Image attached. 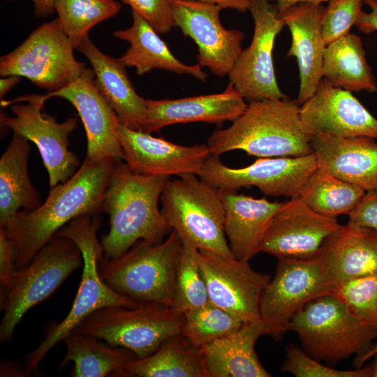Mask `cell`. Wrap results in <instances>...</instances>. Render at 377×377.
Instances as JSON below:
<instances>
[{"label":"cell","mask_w":377,"mask_h":377,"mask_svg":"<svg viewBox=\"0 0 377 377\" xmlns=\"http://www.w3.org/2000/svg\"><path fill=\"white\" fill-rule=\"evenodd\" d=\"M116 159H84L65 183L50 188L45 201L33 211H19L4 228L15 253L17 270L26 267L35 254L66 224L85 214H98L108 176Z\"/></svg>","instance_id":"1"},{"label":"cell","mask_w":377,"mask_h":377,"mask_svg":"<svg viewBox=\"0 0 377 377\" xmlns=\"http://www.w3.org/2000/svg\"><path fill=\"white\" fill-rule=\"evenodd\" d=\"M121 160L113 163L102 203L110 217V230L101 241L108 259L120 256L139 240L160 243L171 230L158 208L170 177L138 173Z\"/></svg>","instance_id":"2"},{"label":"cell","mask_w":377,"mask_h":377,"mask_svg":"<svg viewBox=\"0 0 377 377\" xmlns=\"http://www.w3.org/2000/svg\"><path fill=\"white\" fill-rule=\"evenodd\" d=\"M295 101L267 99L249 102L232 124L209 137L211 155L242 150L259 158L297 157L313 154Z\"/></svg>","instance_id":"3"},{"label":"cell","mask_w":377,"mask_h":377,"mask_svg":"<svg viewBox=\"0 0 377 377\" xmlns=\"http://www.w3.org/2000/svg\"><path fill=\"white\" fill-rule=\"evenodd\" d=\"M100 225L98 214H85L74 219L57 232L71 239L81 251L82 274L68 315L52 327L39 346L27 356L25 367L29 376L47 353L93 312L108 306L133 307L139 304L116 292L101 276L99 265L103 253L97 237Z\"/></svg>","instance_id":"4"},{"label":"cell","mask_w":377,"mask_h":377,"mask_svg":"<svg viewBox=\"0 0 377 377\" xmlns=\"http://www.w3.org/2000/svg\"><path fill=\"white\" fill-rule=\"evenodd\" d=\"M182 249L180 237L172 230L160 243L140 240L116 258L103 256L100 274L113 290L136 302L174 306L176 274Z\"/></svg>","instance_id":"5"},{"label":"cell","mask_w":377,"mask_h":377,"mask_svg":"<svg viewBox=\"0 0 377 377\" xmlns=\"http://www.w3.org/2000/svg\"><path fill=\"white\" fill-rule=\"evenodd\" d=\"M161 213L182 244L235 258L225 232V209L221 192L197 175L168 180L161 195Z\"/></svg>","instance_id":"6"},{"label":"cell","mask_w":377,"mask_h":377,"mask_svg":"<svg viewBox=\"0 0 377 377\" xmlns=\"http://www.w3.org/2000/svg\"><path fill=\"white\" fill-rule=\"evenodd\" d=\"M82 265V255L77 244L56 233L26 267L16 270L8 286L1 291V342H10L27 311L51 295Z\"/></svg>","instance_id":"7"},{"label":"cell","mask_w":377,"mask_h":377,"mask_svg":"<svg viewBox=\"0 0 377 377\" xmlns=\"http://www.w3.org/2000/svg\"><path fill=\"white\" fill-rule=\"evenodd\" d=\"M184 313L174 306L140 302L133 307L97 310L73 330L133 352L137 358L154 352L170 337L182 332Z\"/></svg>","instance_id":"8"},{"label":"cell","mask_w":377,"mask_h":377,"mask_svg":"<svg viewBox=\"0 0 377 377\" xmlns=\"http://www.w3.org/2000/svg\"><path fill=\"white\" fill-rule=\"evenodd\" d=\"M288 331L298 335L302 349L318 361L337 362L367 352L377 332L362 325L332 293L308 302L293 318Z\"/></svg>","instance_id":"9"},{"label":"cell","mask_w":377,"mask_h":377,"mask_svg":"<svg viewBox=\"0 0 377 377\" xmlns=\"http://www.w3.org/2000/svg\"><path fill=\"white\" fill-rule=\"evenodd\" d=\"M73 46L57 18L41 24L13 51L0 58V75L24 77L49 92L74 82L86 65L77 61Z\"/></svg>","instance_id":"10"},{"label":"cell","mask_w":377,"mask_h":377,"mask_svg":"<svg viewBox=\"0 0 377 377\" xmlns=\"http://www.w3.org/2000/svg\"><path fill=\"white\" fill-rule=\"evenodd\" d=\"M45 95L25 94L11 101H1V106L11 105L14 114L1 112V126L23 136L38 147L48 173L50 188L67 182L77 171L79 160L69 150V137L77 128V116L59 123L46 114Z\"/></svg>","instance_id":"11"},{"label":"cell","mask_w":377,"mask_h":377,"mask_svg":"<svg viewBox=\"0 0 377 377\" xmlns=\"http://www.w3.org/2000/svg\"><path fill=\"white\" fill-rule=\"evenodd\" d=\"M332 290L318 256L311 259L278 258L274 276L264 290L259 307L268 335L280 341L304 306Z\"/></svg>","instance_id":"12"},{"label":"cell","mask_w":377,"mask_h":377,"mask_svg":"<svg viewBox=\"0 0 377 377\" xmlns=\"http://www.w3.org/2000/svg\"><path fill=\"white\" fill-rule=\"evenodd\" d=\"M318 167L313 153L297 157L260 158L242 168H229L218 156L210 155L198 176L221 192L256 186L266 195L293 198L299 197Z\"/></svg>","instance_id":"13"},{"label":"cell","mask_w":377,"mask_h":377,"mask_svg":"<svg viewBox=\"0 0 377 377\" xmlns=\"http://www.w3.org/2000/svg\"><path fill=\"white\" fill-rule=\"evenodd\" d=\"M249 11L254 22L253 38L229 73V83L249 102L288 98L277 84L273 61L275 38L283 22L269 0H253Z\"/></svg>","instance_id":"14"},{"label":"cell","mask_w":377,"mask_h":377,"mask_svg":"<svg viewBox=\"0 0 377 377\" xmlns=\"http://www.w3.org/2000/svg\"><path fill=\"white\" fill-rule=\"evenodd\" d=\"M176 27L197 45L198 64L216 76L229 75L242 52L243 31L226 29L220 21L223 9L195 0H171Z\"/></svg>","instance_id":"15"},{"label":"cell","mask_w":377,"mask_h":377,"mask_svg":"<svg viewBox=\"0 0 377 377\" xmlns=\"http://www.w3.org/2000/svg\"><path fill=\"white\" fill-rule=\"evenodd\" d=\"M200 267L209 302L243 323L260 319L259 307L270 276L253 270L247 260L199 250Z\"/></svg>","instance_id":"16"},{"label":"cell","mask_w":377,"mask_h":377,"mask_svg":"<svg viewBox=\"0 0 377 377\" xmlns=\"http://www.w3.org/2000/svg\"><path fill=\"white\" fill-rule=\"evenodd\" d=\"M341 226L336 218L316 212L300 197L290 198L270 221L259 252L277 258H314Z\"/></svg>","instance_id":"17"},{"label":"cell","mask_w":377,"mask_h":377,"mask_svg":"<svg viewBox=\"0 0 377 377\" xmlns=\"http://www.w3.org/2000/svg\"><path fill=\"white\" fill-rule=\"evenodd\" d=\"M300 117L312 138L329 135L377 139V119L352 92L332 85L325 78L313 95L300 107Z\"/></svg>","instance_id":"18"},{"label":"cell","mask_w":377,"mask_h":377,"mask_svg":"<svg viewBox=\"0 0 377 377\" xmlns=\"http://www.w3.org/2000/svg\"><path fill=\"white\" fill-rule=\"evenodd\" d=\"M70 102L81 118L87 135L85 158L97 161L105 158L123 159L124 151L117 136L118 116L98 89L92 69L86 68L68 86L45 94Z\"/></svg>","instance_id":"19"},{"label":"cell","mask_w":377,"mask_h":377,"mask_svg":"<svg viewBox=\"0 0 377 377\" xmlns=\"http://www.w3.org/2000/svg\"><path fill=\"white\" fill-rule=\"evenodd\" d=\"M117 136L124 151L123 159L134 171L141 174L168 177L198 175L211 155L207 145H176L121 123L117 128Z\"/></svg>","instance_id":"20"},{"label":"cell","mask_w":377,"mask_h":377,"mask_svg":"<svg viewBox=\"0 0 377 377\" xmlns=\"http://www.w3.org/2000/svg\"><path fill=\"white\" fill-rule=\"evenodd\" d=\"M324 10L321 3H300L279 15L292 36L287 55L295 57L298 64L300 89L295 101L298 105L303 104L313 95L323 79L326 48L322 35Z\"/></svg>","instance_id":"21"},{"label":"cell","mask_w":377,"mask_h":377,"mask_svg":"<svg viewBox=\"0 0 377 377\" xmlns=\"http://www.w3.org/2000/svg\"><path fill=\"white\" fill-rule=\"evenodd\" d=\"M145 131L158 132L175 124L233 121L246 109L244 97L228 83L221 93L171 100L146 99Z\"/></svg>","instance_id":"22"},{"label":"cell","mask_w":377,"mask_h":377,"mask_svg":"<svg viewBox=\"0 0 377 377\" xmlns=\"http://www.w3.org/2000/svg\"><path fill=\"white\" fill-rule=\"evenodd\" d=\"M323 269L333 286L377 273V230L347 223L322 246Z\"/></svg>","instance_id":"23"},{"label":"cell","mask_w":377,"mask_h":377,"mask_svg":"<svg viewBox=\"0 0 377 377\" xmlns=\"http://www.w3.org/2000/svg\"><path fill=\"white\" fill-rule=\"evenodd\" d=\"M318 166L365 191L377 189V142L367 136L311 140Z\"/></svg>","instance_id":"24"},{"label":"cell","mask_w":377,"mask_h":377,"mask_svg":"<svg viewBox=\"0 0 377 377\" xmlns=\"http://www.w3.org/2000/svg\"><path fill=\"white\" fill-rule=\"evenodd\" d=\"M89 61L96 84L123 125L145 131L146 99L135 91L119 59L103 53L87 37L77 49Z\"/></svg>","instance_id":"25"},{"label":"cell","mask_w":377,"mask_h":377,"mask_svg":"<svg viewBox=\"0 0 377 377\" xmlns=\"http://www.w3.org/2000/svg\"><path fill=\"white\" fill-rule=\"evenodd\" d=\"M221 192L225 209V232L237 259L249 260L259 252L265 232L284 202H269L237 192Z\"/></svg>","instance_id":"26"},{"label":"cell","mask_w":377,"mask_h":377,"mask_svg":"<svg viewBox=\"0 0 377 377\" xmlns=\"http://www.w3.org/2000/svg\"><path fill=\"white\" fill-rule=\"evenodd\" d=\"M268 329L261 319L244 323L235 332L202 348L208 377H270L255 351Z\"/></svg>","instance_id":"27"},{"label":"cell","mask_w":377,"mask_h":377,"mask_svg":"<svg viewBox=\"0 0 377 377\" xmlns=\"http://www.w3.org/2000/svg\"><path fill=\"white\" fill-rule=\"evenodd\" d=\"M132 25L126 29L117 30L113 35L130 43L129 48L119 58L126 67H134L138 75L154 69L190 75L206 82L207 74L202 66L186 65L176 58L156 31L138 13L132 10Z\"/></svg>","instance_id":"28"},{"label":"cell","mask_w":377,"mask_h":377,"mask_svg":"<svg viewBox=\"0 0 377 377\" xmlns=\"http://www.w3.org/2000/svg\"><path fill=\"white\" fill-rule=\"evenodd\" d=\"M29 142L13 133L0 158V228L6 227L20 208L33 211L41 205L28 173Z\"/></svg>","instance_id":"29"},{"label":"cell","mask_w":377,"mask_h":377,"mask_svg":"<svg viewBox=\"0 0 377 377\" xmlns=\"http://www.w3.org/2000/svg\"><path fill=\"white\" fill-rule=\"evenodd\" d=\"M125 375L137 377H208L202 348L182 332L165 339L151 354L131 360Z\"/></svg>","instance_id":"30"},{"label":"cell","mask_w":377,"mask_h":377,"mask_svg":"<svg viewBox=\"0 0 377 377\" xmlns=\"http://www.w3.org/2000/svg\"><path fill=\"white\" fill-rule=\"evenodd\" d=\"M62 341L66 346V353L59 370L71 361L74 363L72 376L126 377L127 364L136 358L133 352L125 348L73 331Z\"/></svg>","instance_id":"31"},{"label":"cell","mask_w":377,"mask_h":377,"mask_svg":"<svg viewBox=\"0 0 377 377\" xmlns=\"http://www.w3.org/2000/svg\"><path fill=\"white\" fill-rule=\"evenodd\" d=\"M322 75L332 85L350 92L377 91L362 41L355 34L349 33L326 46Z\"/></svg>","instance_id":"32"},{"label":"cell","mask_w":377,"mask_h":377,"mask_svg":"<svg viewBox=\"0 0 377 377\" xmlns=\"http://www.w3.org/2000/svg\"><path fill=\"white\" fill-rule=\"evenodd\" d=\"M366 191L318 167L302 188L299 197L313 210L332 218L348 215Z\"/></svg>","instance_id":"33"},{"label":"cell","mask_w":377,"mask_h":377,"mask_svg":"<svg viewBox=\"0 0 377 377\" xmlns=\"http://www.w3.org/2000/svg\"><path fill=\"white\" fill-rule=\"evenodd\" d=\"M60 26L77 50L97 24L116 15L121 5L115 0H54Z\"/></svg>","instance_id":"34"},{"label":"cell","mask_w":377,"mask_h":377,"mask_svg":"<svg viewBox=\"0 0 377 377\" xmlns=\"http://www.w3.org/2000/svg\"><path fill=\"white\" fill-rule=\"evenodd\" d=\"M182 333L195 346L202 348L237 330L244 323L220 307L208 302L185 311Z\"/></svg>","instance_id":"35"},{"label":"cell","mask_w":377,"mask_h":377,"mask_svg":"<svg viewBox=\"0 0 377 377\" xmlns=\"http://www.w3.org/2000/svg\"><path fill=\"white\" fill-rule=\"evenodd\" d=\"M198 252V249L183 244L176 274L174 307L184 313L209 302Z\"/></svg>","instance_id":"36"},{"label":"cell","mask_w":377,"mask_h":377,"mask_svg":"<svg viewBox=\"0 0 377 377\" xmlns=\"http://www.w3.org/2000/svg\"><path fill=\"white\" fill-rule=\"evenodd\" d=\"M332 293L362 325L377 332V273L335 286Z\"/></svg>","instance_id":"37"},{"label":"cell","mask_w":377,"mask_h":377,"mask_svg":"<svg viewBox=\"0 0 377 377\" xmlns=\"http://www.w3.org/2000/svg\"><path fill=\"white\" fill-rule=\"evenodd\" d=\"M285 360L281 370L296 377H370L372 366L352 370H340L320 363L295 344L286 348Z\"/></svg>","instance_id":"38"},{"label":"cell","mask_w":377,"mask_h":377,"mask_svg":"<svg viewBox=\"0 0 377 377\" xmlns=\"http://www.w3.org/2000/svg\"><path fill=\"white\" fill-rule=\"evenodd\" d=\"M364 0H330L325 8L322 35L326 46L350 33L357 24Z\"/></svg>","instance_id":"39"},{"label":"cell","mask_w":377,"mask_h":377,"mask_svg":"<svg viewBox=\"0 0 377 377\" xmlns=\"http://www.w3.org/2000/svg\"><path fill=\"white\" fill-rule=\"evenodd\" d=\"M144 18L158 34L170 32L175 26L171 0H121Z\"/></svg>","instance_id":"40"},{"label":"cell","mask_w":377,"mask_h":377,"mask_svg":"<svg viewBox=\"0 0 377 377\" xmlns=\"http://www.w3.org/2000/svg\"><path fill=\"white\" fill-rule=\"evenodd\" d=\"M348 216V223L377 230V189L366 191L364 197Z\"/></svg>","instance_id":"41"},{"label":"cell","mask_w":377,"mask_h":377,"mask_svg":"<svg viewBox=\"0 0 377 377\" xmlns=\"http://www.w3.org/2000/svg\"><path fill=\"white\" fill-rule=\"evenodd\" d=\"M15 253L4 228H0V282L1 291L9 284L16 271Z\"/></svg>","instance_id":"42"},{"label":"cell","mask_w":377,"mask_h":377,"mask_svg":"<svg viewBox=\"0 0 377 377\" xmlns=\"http://www.w3.org/2000/svg\"><path fill=\"white\" fill-rule=\"evenodd\" d=\"M364 3L369 6L371 11H362L355 26L365 34L377 31V0H364Z\"/></svg>","instance_id":"43"},{"label":"cell","mask_w":377,"mask_h":377,"mask_svg":"<svg viewBox=\"0 0 377 377\" xmlns=\"http://www.w3.org/2000/svg\"><path fill=\"white\" fill-rule=\"evenodd\" d=\"M219 6L223 9L229 8L240 13L249 10L253 0H195Z\"/></svg>","instance_id":"44"},{"label":"cell","mask_w":377,"mask_h":377,"mask_svg":"<svg viewBox=\"0 0 377 377\" xmlns=\"http://www.w3.org/2000/svg\"><path fill=\"white\" fill-rule=\"evenodd\" d=\"M1 376H27V368L20 363L6 362L1 366Z\"/></svg>","instance_id":"45"},{"label":"cell","mask_w":377,"mask_h":377,"mask_svg":"<svg viewBox=\"0 0 377 377\" xmlns=\"http://www.w3.org/2000/svg\"><path fill=\"white\" fill-rule=\"evenodd\" d=\"M11 1V0H6ZM34 6V14L38 17H45L55 12L54 0H31Z\"/></svg>","instance_id":"46"},{"label":"cell","mask_w":377,"mask_h":377,"mask_svg":"<svg viewBox=\"0 0 377 377\" xmlns=\"http://www.w3.org/2000/svg\"><path fill=\"white\" fill-rule=\"evenodd\" d=\"M330 0H276L275 7L278 16L287 10L289 7L300 3H321L328 2Z\"/></svg>","instance_id":"47"},{"label":"cell","mask_w":377,"mask_h":377,"mask_svg":"<svg viewBox=\"0 0 377 377\" xmlns=\"http://www.w3.org/2000/svg\"><path fill=\"white\" fill-rule=\"evenodd\" d=\"M20 77L16 75H9L3 77L0 80V98L3 100L4 96L19 82Z\"/></svg>","instance_id":"48"},{"label":"cell","mask_w":377,"mask_h":377,"mask_svg":"<svg viewBox=\"0 0 377 377\" xmlns=\"http://www.w3.org/2000/svg\"><path fill=\"white\" fill-rule=\"evenodd\" d=\"M377 353V342L364 353L355 357V366L356 368L362 367V364Z\"/></svg>","instance_id":"49"},{"label":"cell","mask_w":377,"mask_h":377,"mask_svg":"<svg viewBox=\"0 0 377 377\" xmlns=\"http://www.w3.org/2000/svg\"><path fill=\"white\" fill-rule=\"evenodd\" d=\"M375 358L374 364L372 366L373 371L371 377H377V353L373 356Z\"/></svg>","instance_id":"50"}]
</instances>
